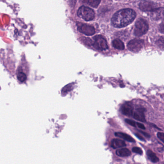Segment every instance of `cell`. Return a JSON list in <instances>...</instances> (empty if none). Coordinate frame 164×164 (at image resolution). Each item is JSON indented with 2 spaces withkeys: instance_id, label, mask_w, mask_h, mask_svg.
Returning a JSON list of instances; mask_svg holds the SVG:
<instances>
[{
  "instance_id": "15",
  "label": "cell",
  "mask_w": 164,
  "mask_h": 164,
  "mask_svg": "<svg viewBox=\"0 0 164 164\" xmlns=\"http://www.w3.org/2000/svg\"><path fill=\"white\" fill-rule=\"evenodd\" d=\"M147 155L149 160L153 163H157L159 161V158L153 151L151 150L148 151Z\"/></svg>"
},
{
  "instance_id": "22",
  "label": "cell",
  "mask_w": 164,
  "mask_h": 164,
  "mask_svg": "<svg viewBox=\"0 0 164 164\" xmlns=\"http://www.w3.org/2000/svg\"><path fill=\"white\" fill-rule=\"evenodd\" d=\"M157 136V137L164 143V133H158Z\"/></svg>"
},
{
  "instance_id": "20",
  "label": "cell",
  "mask_w": 164,
  "mask_h": 164,
  "mask_svg": "<svg viewBox=\"0 0 164 164\" xmlns=\"http://www.w3.org/2000/svg\"><path fill=\"white\" fill-rule=\"evenodd\" d=\"M72 86H70V85H68V86H66L65 87L63 88L62 90V93H67L69 92V91H70L72 89Z\"/></svg>"
},
{
  "instance_id": "6",
  "label": "cell",
  "mask_w": 164,
  "mask_h": 164,
  "mask_svg": "<svg viewBox=\"0 0 164 164\" xmlns=\"http://www.w3.org/2000/svg\"><path fill=\"white\" fill-rule=\"evenodd\" d=\"M140 9L144 12H152L157 9L158 4L151 1H143L140 3Z\"/></svg>"
},
{
  "instance_id": "10",
  "label": "cell",
  "mask_w": 164,
  "mask_h": 164,
  "mask_svg": "<svg viewBox=\"0 0 164 164\" xmlns=\"http://www.w3.org/2000/svg\"><path fill=\"white\" fill-rule=\"evenodd\" d=\"M151 12V17L154 20H160L164 17V8L158 7Z\"/></svg>"
},
{
  "instance_id": "3",
  "label": "cell",
  "mask_w": 164,
  "mask_h": 164,
  "mask_svg": "<svg viewBox=\"0 0 164 164\" xmlns=\"http://www.w3.org/2000/svg\"><path fill=\"white\" fill-rule=\"evenodd\" d=\"M149 25L146 21L140 18L135 23V29L134 34L136 36L140 37L144 35L148 30Z\"/></svg>"
},
{
  "instance_id": "5",
  "label": "cell",
  "mask_w": 164,
  "mask_h": 164,
  "mask_svg": "<svg viewBox=\"0 0 164 164\" xmlns=\"http://www.w3.org/2000/svg\"><path fill=\"white\" fill-rule=\"evenodd\" d=\"M144 43V41L143 39H132L129 41L128 44V48L131 52H138L143 48Z\"/></svg>"
},
{
  "instance_id": "25",
  "label": "cell",
  "mask_w": 164,
  "mask_h": 164,
  "mask_svg": "<svg viewBox=\"0 0 164 164\" xmlns=\"http://www.w3.org/2000/svg\"><path fill=\"white\" fill-rule=\"evenodd\" d=\"M136 124L137 125V126L139 128H140V129L145 130V126H144V124H143L141 123H136Z\"/></svg>"
},
{
  "instance_id": "19",
  "label": "cell",
  "mask_w": 164,
  "mask_h": 164,
  "mask_svg": "<svg viewBox=\"0 0 164 164\" xmlns=\"http://www.w3.org/2000/svg\"><path fill=\"white\" fill-rule=\"evenodd\" d=\"M157 44L159 47H164V38L161 37L157 41Z\"/></svg>"
},
{
  "instance_id": "16",
  "label": "cell",
  "mask_w": 164,
  "mask_h": 164,
  "mask_svg": "<svg viewBox=\"0 0 164 164\" xmlns=\"http://www.w3.org/2000/svg\"><path fill=\"white\" fill-rule=\"evenodd\" d=\"M85 2L93 8H97L99 5L101 0H85Z\"/></svg>"
},
{
  "instance_id": "18",
  "label": "cell",
  "mask_w": 164,
  "mask_h": 164,
  "mask_svg": "<svg viewBox=\"0 0 164 164\" xmlns=\"http://www.w3.org/2000/svg\"><path fill=\"white\" fill-rule=\"evenodd\" d=\"M132 151L134 153H137V154H139V155H142L143 154V151L142 149L140 147H134L132 149Z\"/></svg>"
},
{
  "instance_id": "11",
  "label": "cell",
  "mask_w": 164,
  "mask_h": 164,
  "mask_svg": "<svg viewBox=\"0 0 164 164\" xmlns=\"http://www.w3.org/2000/svg\"><path fill=\"white\" fill-rule=\"evenodd\" d=\"M111 146L114 149H117L126 147V144L124 141L120 139H114L111 142Z\"/></svg>"
},
{
  "instance_id": "1",
  "label": "cell",
  "mask_w": 164,
  "mask_h": 164,
  "mask_svg": "<svg viewBox=\"0 0 164 164\" xmlns=\"http://www.w3.org/2000/svg\"><path fill=\"white\" fill-rule=\"evenodd\" d=\"M136 15L135 11L132 9H122L114 15L111 19V24L115 28L126 27L133 21Z\"/></svg>"
},
{
  "instance_id": "17",
  "label": "cell",
  "mask_w": 164,
  "mask_h": 164,
  "mask_svg": "<svg viewBox=\"0 0 164 164\" xmlns=\"http://www.w3.org/2000/svg\"><path fill=\"white\" fill-rule=\"evenodd\" d=\"M17 77L18 80L21 82H24L27 79V76L25 73L22 72H18L17 75Z\"/></svg>"
},
{
  "instance_id": "24",
  "label": "cell",
  "mask_w": 164,
  "mask_h": 164,
  "mask_svg": "<svg viewBox=\"0 0 164 164\" xmlns=\"http://www.w3.org/2000/svg\"><path fill=\"white\" fill-rule=\"evenodd\" d=\"M135 135H136V137H137V138H138L140 140L142 141L145 142V139L143 137L141 136V135L139 134H137V133H136L135 134Z\"/></svg>"
},
{
  "instance_id": "21",
  "label": "cell",
  "mask_w": 164,
  "mask_h": 164,
  "mask_svg": "<svg viewBox=\"0 0 164 164\" xmlns=\"http://www.w3.org/2000/svg\"><path fill=\"white\" fill-rule=\"evenodd\" d=\"M125 121L126 123L128 124L129 125H131L132 126L135 127L136 126V123L135 121L132 120H130V119H126L125 120Z\"/></svg>"
},
{
  "instance_id": "4",
  "label": "cell",
  "mask_w": 164,
  "mask_h": 164,
  "mask_svg": "<svg viewBox=\"0 0 164 164\" xmlns=\"http://www.w3.org/2000/svg\"><path fill=\"white\" fill-rule=\"evenodd\" d=\"M93 46L96 49L100 51H104L108 48L106 39L102 36L97 35L93 37Z\"/></svg>"
},
{
  "instance_id": "23",
  "label": "cell",
  "mask_w": 164,
  "mask_h": 164,
  "mask_svg": "<svg viewBox=\"0 0 164 164\" xmlns=\"http://www.w3.org/2000/svg\"><path fill=\"white\" fill-rule=\"evenodd\" d=\"M159 30L161 33L164 34V23H162L159 25Z\"/></svg>"
},
{
  "instance_id": "8",
  "label": "cell",
  "mask_w": 164,
  "mask_h": 164,
  "mask_svg": "<svg viewBox=\"0 0 164 164\" xmlns=\"http://www.w3.org/2000/svg\"><path fill=\"white\" fill-rule=\"evenodd\" d=\"M121 111L124 115L128 116H132L134 111L132 103L130 102L125 103L121 106Z\"/></svg>"
},
{
  "instance_id": "14",
  "label": "cell",
  "mask_w": 164,
  "mask_h": 164,
  "mask_svg": "<svg viewBox=\"0 0 164 164\" xmlns=\"http://www.w3.org/2000/svg\"><path fill=\"white\" fill-rule=\"evenodd\" d=\"M112 45L117 49L123 50L125 49V46L123 42L120 39H116L112 42Z\"/></svg>"
},
{
  "instance_id": "9",
  "label": "cell",
  "mask_w": 164,
  "mask_h": 164,
  "mask_svg": "<svg viewBox=\"0 0 164 164\" xmlns=\"http://www.w3.org/2000/svg\"><path fill=\"white\" fill-rule=\"evenodd\" d=\"M144 111L145 109L143 107H138L134 111L132 116L135 120L141 122H145L146 119L144 116Z\"/></svg>"
},
{
  "instance_id": "26",
  "label": "cell",
  "mask_w": 164,
  "mask_h": 164,
  "mask_svg": "<svg viewBox=\"0 0 164 164\" xmlns=\"http://www.w3.org/2000/svg\"><path fill=\"white\" fill-rule=\"evenodd\" d=\"M138 131H139L140 133H141V134H143V135H144V136H145V137H150V136L149 134H147V133H144V131H140V130H139Z\"/></svg>"
},
{
  "instance_id": "7",
  "label": "cell",
  "mask_w": 164,
  "mask_h": 164,
  "mask_svg": "<svg viewBox=\"0 0 164 164\" xmlns=\"http://www.w3.org/2000/svg\"><path fill=\"white\" fill-rule=\"evenodd\" d=\"M78 30L87 36H92L95 33L94 27L87 24H80L78 25Z\"/></svg>"
},
{
  "instance_id": "2",
  "label": "cell",
  "mask_w": 164,
  "mask_h": 164,
  "mask_svg": "<svg viewBox=\"0 0 164 164\" xmlns=\"http://www.w3.org/2000/svg\"><path fill=\"white\" fill-rule=\"evenodd\" d=\"M78 15L86 21L93 20L95 17L94 11L90 8L85 6H82L78 11Z\"/></svg>"
},
{
  "instance_id": "12",
  "label": "cell",
  "mask_w": 164,
  "mask_h": 164,
  "mask_svg": "<svg viewBox=\"0 0 164 164\" xmlns=\"http://www.w3.org/2000/svg\"><path fill=\"white\" fill-rule=\"evenodd\" d=\"M115 136L117 137L121 138L122 139L127 141L131 142V143H135V141L134 139L130 136V135H128L127 134H124V133H121V132H117L115 133Z\"/></svg>"
},
{
  "instance_id": "13",
  "label": "cell",
  "mask_w": 164,
  "mask_h": 164,
  "mask_svg": "<svg viewBox=\"0 0 164 164\" xmlns=\"http://www.w3.org/2000/svg\"><path fill=\"white\" fill-rule=\"evenodd\" d=\"M116 154L119 157H128L131 155V152L130 151L128 148H123L118 149L116 151Z\"/></svg>"
}]
</instances>
